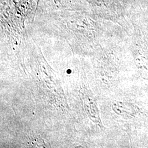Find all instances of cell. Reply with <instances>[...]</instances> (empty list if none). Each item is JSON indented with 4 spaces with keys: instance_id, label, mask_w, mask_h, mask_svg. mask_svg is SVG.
Segmentation results:
<instances>
[{
    "instance_id": "obj_1",
    "label": "cell",
    "mask_w": 148,
    "mask_h": 148,
    "mask_svg": "<svg viewBox=\"0 0 148 148\" xmlns=\"http://www.w3.org/2000/svg\"><path fill=\"white\" fill-rule=\"evenodd\" d=\"M62 11L80 12L93 14L88 0H40L36 9L37 12Z\"/></svg>"
},
{
    "instance_id": "obj_2",
    "label": "cell",
    "mask_w": 148,
    "mask_h": 148,
    "mask_svg": "<svg viewBox=\"0 0 148 148\" xmlns=\"http://www.w3.org/2000/svg\"><path fill=\"white\" fill-rule=\"evenodd\" d=\"M39 1H40V0H37V3H38Z\"/></svg>"
}]
</instances>
